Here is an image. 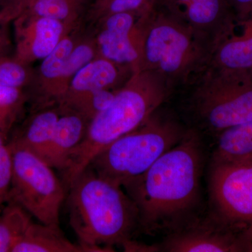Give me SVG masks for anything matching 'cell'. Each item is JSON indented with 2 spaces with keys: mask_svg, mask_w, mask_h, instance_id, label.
Masks as SVG:
<instances>
[{
  "mask_svg": "<svg viewBox=\"0 0 252 252\" xmlns=\"http://www.w3.org/2000/svg\"><path fill=\"white\" fill-rule=\"evenodd\" d=\"M203 162L198 132L188 129L179 143L123 187L137 207L144 230L152 233L177 224L193 210L198 200Z\"/></svg>",
  "mask_w": 252,
  "mask_h": 252,
  "instance_id": "obj_1",
  "label": "cell"
},
{
  "mask_svg": "<svg viewBox=\"0 0 252 252\" xmlns=\"http://www.w3.org/2000/svg\"><path fill=\"white\" fill-rule=\"evenodd\" d=\"M67 205L71 226L87 252H114L139 223L137 207L122 187L89 167L69 187Z\"/></svg>",
  "mask_w": 252,
  "mask_h": 252,
  "instance_id": "obj_2",
  "label": "cell"
},
{
  "mask_svg": "<svg viewBox=\"0 0 252 252\" xmlns=\"http://www.w3.org/2000/svg\"><path fill=\"white\" fill-rule=\"evenodd\" d=\"M170 97L172 93L160 78L141 70L135 81L117 93L110 105L92 119L63 170L64 185L69 189L101 151L137 128Z\"/></svg>",
  "mask_w": 252,
  "mask_h": 252,
  "instance_id": "obj_3",
  "label": "cell"
},
{
  "mask_svg": "<svg viewBox=\"0 0 252 252\" xmlns=\"http://www.w3.org/2000/svg\"><path fill=\"white\" fill-rule=\"evenodd\" d=\"M142 23L139 68L160 78L172 96L210 66L213 49L175 18L152 4Z\"/></svg>",
  "mask_w": 252,
  "mask_h": 252,
  "instance_id": "obj_4",
  "label": "cell"
},
{
  "mask_svg": "<svg viewBox=\"0 0 252 252\" xmlns=\"http://www.w3.org/2000/svg\"><path fill=\"white\" fill-rule=\"evenodd\" d=\"M195 127L219 134L252 121V74L209 66L177 91ZM194 127V128H195Z\"/></svg>",
  "mask_w": 252,
  "mask_h": 252,
  "instance_id": "obj_5",
  "label": "cell"
},
{
  "mask_svg": "<svg viewBox=\"0 0 252 252\" xmlns=\"http://www.w3.org/2000/svg\"><path fill=\"white\" fill-rule=\"evenodd\" d=\"M162 107L135 130L101 151L89 167L99 177L121 187L147 171L188 130Z\"/></svg>",
  "mask_w": 252,
  "mask_h": 252,
  "instance_id": "obj_6",
  "label": "cell"
},
{
  "mask_svg": "<svg viewBox=\"0 0 252 252\" xmlns=\"http://www.w3.org/2000/svg\"><path fill=\"white\" fill-rule=\"evenodd\" d=\"M13 172L9 201L18 204L44 224L60 227L64 185L44 159L13 142Z\"/></svg>",
  "mask_w": 252,
  "mask_h": 252,
  "instance_id": "obj_7",
  "label": "cell"
},
{
  "mask_svg": "<svg viewBox=\"0 0 252 252\" xmlns=\"http://www.w3.org/2000/svg\"><path fill=\"white\" fill-rule=\"evenodd\" d=\"M212 218L252 235V160H212Z\"/></svg>",
  "mask_w": 252,
  "mask_h": 252,
  "instance_id": "obj_8",
  "label": "cell"
},
{
  "mask_svg": "<svg viewBox=\"0 0 252 252\" xmlns=\"http://www.w3.org/2000/svg\"><path fill=\"white\" fill-rule=\"evenodd\" d=\"M153 6L185 25L213 51L235 24L228 0H154Z\"/></svg>",
  "mask_w": 252,
  "mask_h": 252,
  "instance_id": "obj_9",
  "label": "cell"
},
{
  "mask_svg": "<svg viewBox=\"0 0 252 252\" xmlns=\"http://www.w3.org/2000/svg\"><path fill=\"white\" fill-rule=\"evenodd\" d=\"M162 245L163 251L171 252L252 251V238L210 217L177 230Z\"/></svg>",
  "mask_w": 252,
  "mask_h": 252,
  "instance_id": "obj_10",
  "label": "cell"
},
{
  "mask_svg": "<svg viewBox=\"0 0 252 252\" xmlns=\"http://www.w3.org/2000/svg\"><path fill=\"white\" fill-rule=\"evenodd\" d=\"M134 23L132 12L109 15L106 28L98 37L101 51L106 59L113 63L139 66L140 51L131 37Z\"/></svg>",
  "mask_w": 252,
  "mask_h": 252,
  "instance_id": "obj_11",
  "label": "cell"
},
{
  "mask_svg": "<svg viewBox=\"0 0 252 252\" xmlns=\"http://www.w3.org/2000/svg\"><path fill=\"white\" fill-rule=\"evenodd\" d=\"M242 31L233 28L215 46L210 66L221 69L252 74V14L240 21ZM234 26V25H233Z\"/></svg>",
  "mask_w": 252,
  "mask_h": 252,
  "instance_id": "obj_12",
  "label": "cell"
},
{
  "mask_svg": "<svg viewBox=\"0 0 252 252\" xmlns=\"http://www.w3.org/2000/svg\"><path fill=\"white\" fill-rule=\"evenodd\" d=\"M11 252H87L68 240L60 227L32 221Z\"/></svg>",
  "mask_w": 252,
  "mask_h": 252,
  "instance_id": "obj_13",
  "label": "cell"
},
{
  "mask_svg": "<svg viewBox=\"0 0 252 252\" xmlns=\"http://www.w3.org/2000/svg\"><path fill=\"white\" fill-rule=\"evenodd\" d=\"M86 130L84 120L79 116L71 114L59 118L46 162L53 168L63 171L70 154L81 143Z\"/></svg>",
  "mask_w": 252,
  "mask_h": 252,
  "instance_id": "obj_14",
  "label": "cell"
},
{
  "mask_svg": "<svg viewBox=\"0 0 252 252\" xmlns=\"http://www.w3.org/2000/svg\"><path fill=\"white\" fill-rule=\"evenodd\" d=\"M212 160H252V121L221 131Z\"/></svg>",
  "mask_w": 252,
  "mask_h": 252,
  "instance_id": "obj_15",
  "label": "cell"
},
{
  "mask_svg": "<svg viewBox=\"0 0 252 252\" xmlns=\"http://www.w3.org/2000/svg\"><path fill=\"white\" fill-rule=\"evenodd\" d=\"M59 119L52 111L41 113L34 118L23 135L11 142L45 160Z\"/></svg>",
  "mask_w": 252,
  "mask_h": 252,
  "instance_id": "obj_16",
  "label": "cell"
},
{
  "mask_svg": "<svg viewBox=\"0 0 252 252\" xmlns=\"http://www.w3.org/2000/svg\"><path fill=\"white\" fill-rule=\"evenodd\" d=\"M117 76V69L112 61L97 60L88 63L76 73L72 86L76 92L89 94L112 85Z\"/></svg>",
  "mask_w": 252,
  "mask_h": 252,
  "instance_id": "obj_17",
  "label": "cell"
},
{
  "mask_svg": "<svg viewBox=\"0 0 252 252\" xmlns=\"http://www.w3.org/2000/svg\"><path fill=\"white\" fill-rule=\"evenodd\" d=\"M0 212V252H11L32 220L28 212L13 202Z\"/></svg>",
  "mask_w": 252,
  "mask_h": 252,
  "instance_id": "obj_18",
  "label": "cell"
},
{
  "mask_svg": "<svg viewBox=\"0 0 252 252\" xmlns=\"http://www.w3.org/2000/svg\"><path fill=\"white\" fill-rule=\"evenodd\" d=\"M61 21L41 18L36 21L32 52L34 57L44 59L60 42L63 32Z\"/></svg>",
  "mask_w": 252,
  "mask_h": 252,
  "instance_id": "obj_19",
  "label": "cell"
},
{
  "mask_svg": "<svg viewBox=\"0 0 252 252\" xmlns=\"http://www.w3.org/2000/svg\"><path fill=\"white\" fill-rule=\"evenodd\" d=\"M22 104L20 88L0 86V132L7 137Z\"/></svg>",
  "mask_w": 252,
  "mask_h": 252,
  "instance_id": "obj_20",
  "label": "cell"
},
{
  "mask_svg": "<svg viewBox=\"0 0 252 252\" xmlns=\"http://www.w3.org/2000/svg\"><path fill=\"white\" fill-rule=\"evenodd\" d=\"M73 50V43L68 39H63L47 56L41 65V72L48 79L61 77L69 55Z\"/></svg>",
  "mask_w": 252,
  "mask_h": 252,
  "instance_id": "obj_21",
  "label": "cell"
},
{
  "mask_svg": "<svg viewBox=\"0 0 252 252\" xmlns=\"http://www.w3.org/2000/svg\"><path fill=\"white\" fill-rule=\"evenodd\" d=\"M12 172V150L7 137L0 132V207L9 201Z\"/></svg>",
  "mask_w": 252,
  "mask_h": 252,
  "instance_id": "obj_22",
  "label": "cell"
},
{
  "mask_svg": "<svg viewBox=\"0 0 252 252\" xmlns=\"http://www.w3.org/2000/svg\"><path fill=\"white\" fill-rule=\"evenodd\" d=\"M27 79V72L16 61L0 59V86L21 88Z\"/></svg>",
  "mask_w": 252,
  "mask_h": 252,
  "instance_id": "obj_23",
  "label": "cell"
},
{
  "mask_svg": "<svg viewBox=\"0 0 252 252\" xmlns=\"http://www.w3.org/2000/svg\"><path fill=\"white\" fill-rule=\"evenodd\" d=\"M34 13L41 18L64 19L69 12L67 0H36L33 3Z\"/></svg>",
  "mask_w": 252,
  "mask_h": 252,
  "instance_id": "obj_24",
  "label": "cell"
},
{
  "mask_svg": "<svg viewBox=\"0 0 252 252\" xmlns=\"http://www.w3.org/2000/svg\"><path fill=\"white\" fill-rule=\"evenodd\" d=\"M87 97L82 101V107L88 114L93 116V119L98 113L104 110L110 105L115 97L116 94L107 89H100L86 94Z\"/></svg>",
  "mask_w": 252,
  "mask_h": 252,
  "instance_id": "obj_25",
  "label": "cell"
},
{
  "mask_svg": "<svg viewBox=\"0 0 252 252\" xmlns=\"http://www.w3.org/2000/svg\"><path fill=\"white\" fill-rule=\"evenodd\" d=\"M94 51L90 46L80 45L73 49L61 74V77H69L76 74L83 67L91 62Z\"/></svg>",
  "mask_w": 252,
  "mask_h": 252,
  "instance_id": "obj_26",
  "label": "cell"
},
{
  "mask_svg": "<svg viewBox=\"0 0 252 252\" xmlns=\"http://www.w3.org/2000/svg\"><path fill=\"white\" fill-rule=\"evenodd\" d=\"M154 0H107L109 14L144 11L153 4ZM109 14V15H110Z\"/></svg>",
  "mask_w": 252,
  "mask_h": 252,
  "instance_id": "obj_27",
  "label": "cell"
},
{
  "mask_svg": "<svg viewBox=\"0 0 252 252\" xmlns=\"http://www.w3.org/2000/svg\"><path fill=\"white\" fill-rule=\"evenodd\" d=\"M238 6L244 17L252 14V0H231Z\"/></svg>",
  "mask_w": 252,
  "mask_h": 252,
  "instance_id": "obj_28",
  "label": "cell"
},
{
  "mask_svg": "<svg viewBox=\"0 0 252 252\" xmlns=\"http://www.w3.org/2000/svg\"><path fill=\"white\" fill-rule=\"evenodd\" d=\"M3 45H4V38H3V36L0 33V50L2 48Z\"/></svg>",
  "mask_w": 252,
  "mask_h": 252,
  "instance_id": "obj_29",
  "label": "cell"
},
{
  "mask_svg": "<svg viewBox=\"0 0 252 252\" xmlns=\"http://www.w3.org/2000/svg\"><path fill=\"white\" fill-rule=\"evenodd\" d=\"M34 1H36V0H34Z\"/></svg>",
  "mask_w": 252,
  "mask_h": 252,
  "instance_id": "obj_30",
  "label": "cell"
},
{
  "mask_svg": "<svg viewBox=\"0 0 252 252\" xmlns=\"http://www.w3.org/2000/svg\"><path fill=\"white\" fill-rule=\"evenodd\" d=\"M0 212H1V211H0Z\"/></svg>",
  "mask_w": 252,
  "mask_h": 252,
  "instance_id": "obj_31",
  "label": "cell"
}]
</instances>
